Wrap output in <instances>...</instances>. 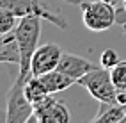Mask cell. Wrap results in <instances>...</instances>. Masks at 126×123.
Returning a JSON list of instances; mask_svg holds the SVG:
<instances>
[{
	"mask_svg": "<svg viewBox=\"0 0 126 123\" xmlns=\"http://www.w3.org/2000/svg\"><path fill=\"white\" fill-rule=\"evenodd\" d=\"M0 62L20 64V50H18V43H16L14 30L0 36Z\"/></svg>",
	"mask_w": 126,
	"mask_h": 123,
	"instance_id": "cell-10",
	"label": "cell"
},
{
	"mask_svg": "<svg viewBox=\"0 0 126 123\" xmlns=\"http://www.w3.org/2000/svg\"><path fill=\"white\" fill-rule=\"evenodd\" d=\"M18 21H20V18L13 11L5 9V7H0V36L13 32L16 29V25H18Z\"/></svg>",
	"mask_w": 126,
	"mask_h": 123,
	"instance_id": "cell-13",
	"label": "cell"
},
{
	"mask_svg": "<svg viewBox=\"0 0 126 123\" xmlns=\"http://www.w3.org/2000/svg\"><path fill=\"white\" fill-rule=\"evenodd\" d=\"M23 82H25V79L18 75L16 80L13 82L11 89L7 91L5 123H25V121H30L32 116H34V103L25 96Z\"/></svg>",
	"mask_w": 126,
	"mask_h": 123,
	"instance_id": "cell-4",
	"label": "cell"
},
{
	"mask_svg": "<svg viewBox=\"0 0 126 123\" xmlns=\"http://www.w3.org/2000/svg\"><path fill=\"white\" fill-rule=\"evenodd\" d=\"M110 75H112V80L117 89L121 87H126V59L124 61H119L115 66L110 70Z\"/></svg>",
	"mask_w": 126,
	"mask_h": 123,
	"instance_id": "cell-14",
	"label": "cell"
},
{
	"mask_svg": "<svg viewBox=\"0 0 126 123\" xmlns=\"http://www.w3.org/2000/svg\"><path fill=\"white\" fill-rule=\"evenodd\" d=\"M0 7H5V9L13 11L18 18L23 16H41L43 20L53 23V25L66 29L68 23H66L64 16L53 13L48 5H45L41 0H0Z\"/></svg>",
	"mask_w": 126,
	"mask_h": 123,
	"instance_id": "cell-5",
	"label": "cell"
},
{
	"mask_svg": "<svg viewBox=\"0 0 126 123\" xmlns=\"http://www.w3.org/2000/svg\"><path fill=\"white\" fill-rule=\"evenodd\" d=\"M82 20L85 29L92 32H103L117 23V9L103 0H87L80 2Z\"/></svg>",
	"mask_w": 126,
	"mask_h": 123,
	"instance_id": "cell-3",
	"label": "cell"
},
{
	"mask_svg": "<svg viewBox=\"0 0 126 123\" xmlns=\"http://www.w3.org/2000/svg\"><path fill=\"white\" fill-rule=\"evenodd\" d=\"M126 116V105L121 103H99V111L92 121L101 123H123Z\"/></svg>",
	"mask_w": 126,
	"mask_h": 123,
	"instance_id": "cell-11",
	"label": "cell"
},
{
	"mask_svg": "<svg viewBox=\"0 0 126 123\" xmlns=\"http://www.w3.org/2000/svg\"><path fill=\"white\" fill-rule=\"evenodd\" d=\"M77 84L83 86L92 98H96L99 103H117V87L112 80L110 70L103 68L99 64L98 68L91 70L87 75L77 80Z\"/></svg>",
	"mask_w": 126,
	"mask_h": 123,
	"instance_id": "cell-2",
	"label": "cell"
},
{
	"mask_svg": "<svg viewBox=\"0 0 126 123\" xmlns=\"http://www.w3.org/2000/svg\"><path fill=\"white\" fill-rule=\"evenodd\" d=\"M32 120L37 123H68L71 120V114L62 100H57L53 95H48L45 100L34 103Z\"/></svg>",
	"mask_w": 126,
	"mask_h": 123,
	"instance_id": "cell-6",
	"label": "cell"
},
{
	"mask_svg": "<svg viewBox=\"0 0 126 123\" xmlns=\"http://www.w3.org/2000/svg\"><path fill=\"white\" fill-rule=\"evenodd\" d=\"M94 68H98V66L94 62H91L89 59H83V57H80V55L64 52L62 57H61V62H59V68L57 70H61V71L66 73V75H69L71 79L78 80L83 75H87L91 70H94Z\"/></svg>",
	"mask_w": 126,
	"mask_h": 123,
	"instance_id": "cell-8",
	"label": "cell"
},
{
	"mask_svg": "<svg viewBox=\"0 0 126 123\" xmlns=\"http://www.w3.org/2000/svg\"><path fill=\"white\" fill-rule=\"evenodd\" d=\"M64 2H68V4H77V5H80V0H64Z\"/></svg>",
	"mask_w": 126,
	"mask_h": 123,
	"instance_id": "cell-19",
	"label": "cell"
},
{
	"mask_svg": "<svg viewBox=\"0 0 126 123\" xmlns=\"http://www.w3.org/2000/svg\"><path fill=\"white\" fill-rule=\"evenodd\" d=\"M123 9L126 11V0H123Z\"/></svg>",
	"mask_w": 126,
	"mask_h": 123,
	"instance_id": "cell-21",
	"label": "cell"
},
{
	"mask_svg": "<svg viewBox=\"0 0 126 123\" xmlns=\"http://www.w3.org/2000/svg\"><path fill=\"white\" fill-rule=\"evenodd\" d=\"M5 118H7V112H5L4 109H0V123H4Z\"/></svg>",
	"mask_w": 126,
	"mask_h": 123,
	"instance_id": "cell-17",
	"label": "cell"
},
{
	"mask_svg": "<svg viewBox=\"0 0 126 123\" xmlns=\"http://www.w3.org/2000/svg\"><path fill=\"white\" fill-rule=\"evenodd\" d=\"M23 91H25V96H27L32 103H37L41 100H45L50 95L46 86L43 84V80H41V77H36V75H32V73L23 82Z\"/></svg>",
	"mask_w": 126,
	"mask_h": 123,
	"instance_id": "cell-12",
	"label": "cell"
},
{
	"mask_svg": "<svg viewBox=\"0 0 126 123\" xmlns=\"http://www.w3.org/2000/svg\"><path fill=\"white\" fill-rule=\"evenodd\" d=\"M64 50L55 43H45L37 46V50L32 55V62H30V73L36 77H41L48 71H53L59 68Z\"/></svg>",
	"mask_w": 126,
	"mask_h": 123,
	"instance_id": "cell-7",
	"label": "cell"
},
{
	"mask_svg": "<svg viewBox=\"0 0 126 123\" xmlns=\"http://www.w3.org/2000/svg\"><path fill=\"white\" fill-rule=\"evenodd\" d=\"M123 123H126V116H124V120H123Z\"/></svg>",
	"mask_w": 126,
	"mask_h": 123,
	"instance_id": "cell-22",
	"label": "cell"
},
{
	"mask_svg": "<svg viewBox=\"0 0 126 123\" xmlns=\"http://www.w3.org/2000/svg\"><path fill=\"white\" fill-rule=\"evenodd\" d=\"M41 80H43V84L46 86L50 95L66 91L69 86H73L75 82H77L75 79H71L69 75H66V73L61 71V70H53V71H48L45 75H41Z\"/></svg>",
	"mask_w": 126,
	"mask_h": 123,
	"instance_id": "cell-9",
	"label": "cell"
},
{
	"mask_svg": "<svg viewBox=\"0 0 126 123\" xmlns=\"http://www.w3.org/2000/svg\"><path fill=\"white\" fill-rule=\"evenodd\" d=\"M123 32H124V36H126V21L123 23Z\"/></svg>",
	"mask_w": 126,
	"mask_h": 123,
	"instance_id": "cell-20",
	"label": "cell"
},
{
	"mask_svg": "<svg viewBox=\"0 0 126 123\" xmlns=\"http://www.w3.org/2000/svg\"><path fill=\"white\" fill-rule=\"evenodd\" d=\"M119 54H117L114 48H107V50L101 52V57H99V64L107 70H112L117 62H119Z\"/></svg>",
	"mask_w": 126,
	"mask_h": 123,
	"instance_id": "cell-15",
	"label": "cell"
},
{
	"mask_svg": "<svg viewBox=\"0 0 126 123\" xmlns=\"http://www.w3.org/2000/svg\"><path fill=\"white\" fill-rule=\"evenodd\" d=\"M41 25H43V18L41 16H23L20 18L18 25L14 29L16 34V43H18L20 50V64H18V75L27 79L30 75V62L32 55L37 50V43L41 38Z\"/></svg>",
	"mask_w": 126,
	"mask_h": 123,
	"instance_id": "cell-1",
	"label": "cell"
},
{
	"mask_svg": "<svg viewBox=\"0 0 126 123\" xmlns=\"http://www.w3.org/2000/svg\"><path fill=\"white\" fill-rule=\"evenodd\" d=\"M117 103H121V105H126V87H121V89H117Z\"/></svg>",
	"mask_w": 126,
	"mask_h": 123,
	"instance_id": "cell-16",
	"label": "cell"
},
{
	"mask_svg": "<svg viewBox=\"0 0 126 123\" xmlns=\"http://www.w3.org/2000/svg\"><path fill=\"white\" fill-rule=\"evenodd\" d=\"M103 2H107V4H110V5H117V4H119V0H103Z\"/></svg>",
	"mask_w": 126,
	"mask_h": 123,
	"instance_id": "cell-18",
	"label": "cell"
}]
</instances>
